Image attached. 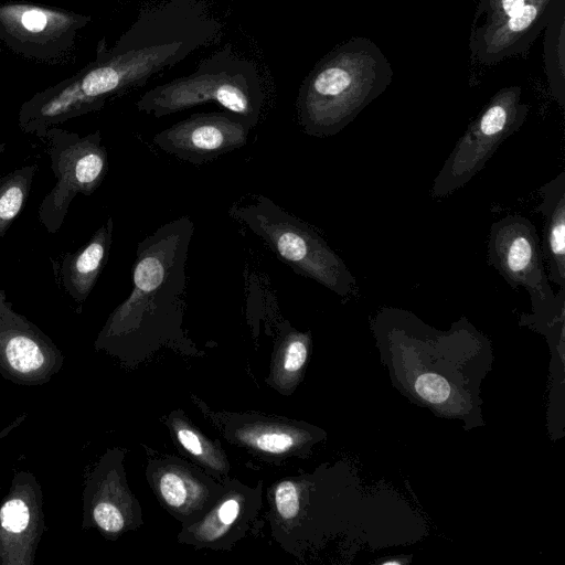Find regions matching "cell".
<instances>
[{"label":"cell","mask_w":565,"mask_h":565,"mask_svg":"<svg viewBox=\"0 0 565 565\" xmlns=\"http://www.w3.org/2000/svg\"><path fill=\"white\" fill-rule=\"evenodd\" d=\"M220 30L199 0H170L141 11L113 46L102 38L94 61L25 100L18 113L19 128L43 139L51 127L100 110L108 99L143 86L210 45Z\"/></svg>","instance_id":"6da1fadb"},{"label":"cell","mask_w":565,"mask_h":565,"mask_svg":"<svg viewBox=\"0 0 565 565\" xmlns=\"http://www.w3.org/2000/svg\"><path fill=\"white\" fill-rule=\"evenodd\" d=\"M193 233V221L183 215L138 243L131 291L107 318L95 340L96 350L127 365L138 364L163 345L198 354L182 328Z\"/></svg>","instance_id":"7a4b0ae2"},{"label":"cell","mask_w":565,"mask_h":565,"mask_svg":"<svg viewBox=\"0 0 565 565\" xmlns=\"http://www.w3.org/2000/svg\"><path fill=\"white\" fill-rule=\"evenodd\" d=\"M390 61L370 39L354 36L320 58L303 78L296 102L305 134L340 132L391 84Z\"/></svg>","instance_id":"3957f363"},{"label":"cell","mask_w":565,"mask_h":565,"mask_svg":"<svg viewBox=\"0 0 565 565\" xmlns=\"http://www.w3.org/2000/svg\"><path fill=\"white\" fill-rule=\"evenodd\" d=\"M264 89L254 62L228 45L202 60L193 73L147 90L136 103L139 111L160 118L205 103H215L254 126L264 106Z\"/></svg>","instance_id":"277c9868"},{"label":"cell","mask_w":565,"mask_h":565,"mask_svg":"<svg viewBox=\"0 0 565 565\" xmlns=\"http://www.w3.org/2000/svg\"><path fill=\"white\" fill-rule=\"evenodd\" d=\"M228 213L260 237L297 274L340 297L355 290V277L321 235L270 199L254 195L249 202L232 205Z\"/></svg>","instance_id":"5b68a950"},{"label":"cell","mask_w":565,"mask_h":565,"mask_svg":"<svg viewBox=\"0 0 565 565\" xmlns=\"http://www.w3.org/2000/svg\"><path fill=\"white\" fill-rule=\"evenodd\" d=\"M530 107L522 88L498 90L469 125L446 159L431 186V198L443 199L468 183L494 154L498 147L525 121Z\"/></svg>","instance_id":"8992f818"},{"label":"cell","mask_w":565,"mask_h":565,"mask_svg":"<svg viewBox=\"0 0 565 565\" xmlns=\"http://www.w3.org/2000/svg\"><path fill=\"white\" fill-rule=\"evenodd\" d=\"M43 139L56 183L42 199L38 217L50 234H55L75 196L90 195L104 181L108 153L99 130L81 136L54 126L46 130Z\"/></svg>","instance_id":"52a82bcc"},{"label":"cell","mask_w":565,"mask_h":565,"mask_svg":"<svg viewBox=\"0 0 565 565\" xmlns=\"http://www.w3.org/2000/svg\"><path fill=\"white\" fill-rule=\"evenodd\" d=\"M561 0H477L469 35L471 57L484 65L525 53Z\"/></svg>","instance_id":"ba28073f"},{"label":"cell","mask_w":565,"mask_h":565,"mask_svg":"<svg viewBox=\"0 0 565 565\" xmlns=\"http://www.w3.org/2000/svg\"><path fill=\"white\" fill-rule=\"evenodd\" d=\"M487 262L512 287L524 288L536 312L556 313L564 306L565 288L555 295L544 270L539 234L522 215H507L489 232Z\"/></svg>","instance_id":"9c48e42d"},{"label":"cell","mask_w":565,"mask_h":565,"mask_svg":"<svg viewBox=\"0 0 565 565\" xmlns=\"http://www.w3.org/2000/svg\"><path fill=\"white\" fill-rule=\"evenodd\" d=\"M92 21L63 8L39 3H0V41L14 54L41 63H56L70 55L77 32Z\"/></svg>","instance_id":"30bf717a"},{"label":"cell","mask_w":565,"mask_h":565,"mask_svg":"<svg viewBox=\"0 0 565 565\" xmlns=\"http://www.w3.org/2000/svg\"><path fill=\"white\" fill-rule=\"evenodd\" d=\"M125 449L110 448L87 476L83 491V529L116 540L142 523L141 508L128 487Z\"/></svg>","instance_id":"8fae6325"},{"label":"cell","mask_w":565,"mask_h":565,"mask_svg":"<svg viewBox=\"0 0 565 565\" xmlns=\"http://www.w3.org/2000/svg\"><path fill=\"white\" fill-rule=\"evenodd\" d=\"M63 362L56 344L13 310L0 281V374L15 384L41 385L62 369Z\"/></svg>","instance_id":"7c38bea8"},{"label":"cell","mask_w":565,"mask_h":565,"mask_svg":"<svg viewBox=\"0 0 565 565\" xmlns=\"http://www.w3.org/2000/svg\"><path fill=\"white\" fill-rule=\"evenodd\" d=\"M254 127L227 110L200 113L157 132L153 142L164 152L198 166L244 147Z\"/></svg>","instance_id":"4fadbf2b"},{"label":"cell","mask_w":565,"mask_h":565,"mask_svg":"<svg viewBox=\"0 0 565 565\" xmlns=\"http://www.w3.org/2000/svg\"><path fill=\"white\" fill-rule=\"evenodd\" d=\"M146 477L162 505L182 526L200 519L225 487L224 481L173 456L149 459Z\"/></svg>","instance_id":"5bb4252c"},{"label":"cell","mask_w":565,"mask_h":565,"mask_svg":"<svg viewBox=\"0 0 565 565\" xmlns=\"http://www.w3.org/2000/svg\"><path fill=\"white\" fill-rule=\"evenodd\" d=\"M224 484L214 504L200 519L181 527L180 543L196 548L230 550L245 535L262 507V482L252 488L227 477Z\"/></svg>","instance_id":"9a60e30c"},{"label":"cell","mask_w":565,"mask_h":565,"mask_svg":"<svg viewBox=\"0 0 565 565\" xmlns=\"http://www.w3.org/2000/svg\"><path fill=\"white\" fill-rule=\"evenodd\" d=\"M44 529L41 486L20 471L0 507V565H32Z\"/></svg>","instance_id":"2e32d148"},{"label":"cell","mask_w":565,"mask_h":565,"mask_svg":"<svg viewBox=\"0 0 565 565\" xmlns=\"http://www.w3.org/2000/svg\"><path fill=\"white\" fill-rule=\"evenodd\" d=\"M203 406H200L202 412L224 438L263 459H289L311 440L310 431L288 418L255 413H215Z\"/></svg>","instance_id":"e0dca14e"},{"label":"cell","mask_w":565,"mask_h":565,"mask_svg":"<svg viewBox=\"0 0 565 565\" xmlns=\"http://www.w3.org/2000/svg\"><path fill=\"white\" fill-rule=\"evenodd\" d=\"M113 231L114 220L109 216L86 245L74 253L65 254L61 260L62 286L77 305L87 299L107 264Z\"/></svg>","instance_id":"ac0fdd59"},{"label":"cell","mask_w":565,"mask_h":565,"mask_svg":"<svg viewBox=\"0 0 565 565\" xmlns=\"http://www.w3.org/2000/svg\"><path fill=\"white\" fill-rule=\"evenodd\" d=\"M536 211L544 217L541 250L547 263V279L565 288V171L540 188Z\"/></svg>","instance_id":"d6986e66"},{"label":"cell","mask_w":565,"mask_h":565,"mask_svg":"<svg viewBox=\"0 0 565 565\" xmlns=\"http://www.w3.org/2000/svg\"><path fill=\"white\" fill-rule=\"evenodd\" d=\"M164 424L180 447L201 469L222 482L228 477L230 462L220 444L195 428L182 411L171 412L164 418Z\"/></svg>","instance_id":"ffe728a7"},{"label":"cell","mask_w":565,"mask_h":565,"mask_svg":"<svg viewBox=\"0 0 565 565\" xmlns=\"http://www.w3.org/2000/svg\"><path fill=\"white\" fill-rule=\"evenodd\" d=\"M310 337L288 323L282 327L276 343L267 382L281 394H290L296 386L309 354Z\"/></svg>","instance_id":"44dd1931"},{"label":"cell","mask_w":565,"mask_h":565,"mask_svg":"<svg viewBox=\"0 0 565 565\" xmlns=\"http://www.w3.org/2000/svg\"><path fill=\"white\" fill-rule=\"evenodd\" d=\"M544 36V65L551 95L565 108V0L555 7Z\"/></svg>","instance_id":"7402d4cb"},{"label":"cell","mask_w":565,"mask_h":565,"mask_svg":"<svg viewBox=\"0 0 565 565\" xmlns=\"http://www.w3.org/2000/svg\"><path fill=\"white\" fill-rule=\"evenodd\" d=\"M36 170V164H28L0 180V238L24 207Z\"/></svg>","instance_id":"603a6c76"},{"label":"cell","mask_w":565,"mask_h":565,"mask_svg":"<svg viewBox=\"0 0 565 565\" xmlns=\"http://www.w3.org/2000/svg\"><path fill=\"white\" fill-rule=\"evenodd\" d=\"M416 393L431 404H441L450 395V385L445 377L436 373H424L416 379Z\"/></svg>","instance_id":"cb8c5ba5"},{"label":"cell","mask_w":565,"mask_h":565,"mask_svg":"<svg viewBox=\"0 0 565 565\" xmlns=\"http://www.w3.org/2000/svg\"><path fill=\"white\" fill-rule=\"evenodd\" d=\"M384 564H388V565H391V564H399V562H397V561H387Z\"/></svg>","instance_id":"d4e9b609"}]
</instances>
